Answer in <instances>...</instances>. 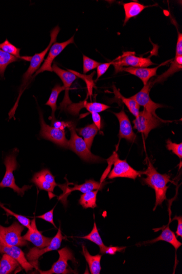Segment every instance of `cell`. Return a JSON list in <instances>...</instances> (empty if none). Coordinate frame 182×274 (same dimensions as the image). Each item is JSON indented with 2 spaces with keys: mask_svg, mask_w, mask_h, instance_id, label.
I'll use <instances>...</instances> for the list:
<instances>
[{
  "mask_svg": "<svg viewBox=\"0 0 182 274\" xmlns=\"http://www.w3.org/2000/svg\"><path fill=\"white\" fill-rule=\"evenodd\" d=\"M152 86V81L148 82L146 85L143 86L139 92L133 96L132 98L136 100L140 107L141 106L147 111L151 113L153 116L158 117L156 113V110L158 109L163 108L164 106L153 102L151 99L150 91Z\"/></svg>",
  "mask_w": 182,
  "mask_h": 274,
  "instance_id": "cell-10",
  "label": "cell"
},
{
  "mask_svg": "<svg viewBox=\"0 0 182 274\" xmlns=\"http://www.w3.org/2000/svg\"><path fill=\"white\" fill-rule=\"evenodd\" d=\"M149 6L143 5V4L136 2H131L123 4L124 12H125V19H124V25L129 21V19L136 17L140 14L143 9Z\"/></svg>",
  "mask_w": 182,
  "mask_h": 274,
  "instance_id": "cell-22",
  "label": "cell"
},
{
  "mask_svg": "<svg viewBox=\"0 0 182 274\" xmlns=\"http://www.w3.org/2000/svg\"><path fill=\"white\" fill-rule=\"evenodd\" d=\"M40 115L41 126L40 136L60 147L68 148V141L66 137L65 131L48 126L45 122L43 113L41 111Z\"/></svg>",
  "mask_w": 182,
  "mask_h": 274,
  "instance_id": "cell-8",
  "label": "cell"
},
{
  "mask_svg": "<svg viewBox=\"0 0 182 274\" xmlns=\"http://www.w3.org/2000/svg\"><path fill=\"white\" fill-rule=\"evenodd\" d=\"M104 185L93 180L86 181L84 184L80 185H75L73 188H69L67 190V194H69L71 192L79 191L83 193L92 191L93 190H100L103 189Z\"/></svg>",
  "mask_w": 182,
  "mask_h": 274,
  "instance_id": "cell-24",
  "label": "cell"
},
{
  "mask_svg": "<svg viewBox=\"0 0 182 274\" xmlns=\"http://www.w3.org/2000/svg\"><path fill=\"white\" fill-rule=\"evenodd\" d=\"M171 222L170 221L169 223L167 224V227L160 228L162 230V233L158 238L148 242L147 243H155L159 241H164L168 243L174 247L177 251L178 248L180 247L182 243L177 240L176 235L174 232H172L169 228V224Z\"/></svg>",
  "mask_w": 182,
  "mask_h": 274,
  "instance_id": "cell-19",
  "label": "cell"
},
{
  "mask_svg": "<svg viewBox=\"0 0 182 274\" xmlns=\"http://www.w3.org/2000/svg\"><path fill=\"white\" fill-rule=\"evenodd\" d=\"M60 31V28L59 26L53 28L51 31L50 37L51 40L49 45L47 46L46 49H45L43 52L40 53V54H35L30 59V64L26 73L23 74L22 79V83L21 86L20 90H19V95L17 101V103L14 107L11 110L10 113H9V117L10 118L14 116V113H15L17 106L18 104L19 99L21 98V96L23 93V90L26 87L28 82L32 78V75L39 70L40 67L43 62L44 61L45 57L47 54V52L50 50L51 46L55 42L57 39V37L58 36L59 33Z\"/></svg>",
  "mask_w": 182,
  "mask_h": 274,
  "instance_id": "cell-2",
  "label": "cell"
},
{
  "mask_svg": "<svg viewBox=\"0 0 182 274\" xmlns=\"http://www.w3.org/2000/svg\"><path fill=\"white\" fill-rule=\"evenodd\" d=\"M117 118L119 123L118 137L124 138L129 142L136 141V136L134 133L130 120L123 109L120 112L114 113Z\"/></svg>",
  "mask_w": 182,
  "mask_h": 274,
  "instance_id": "cell-15",
  "label": "cell"
},
{
  "mask_svg": "<svg viewBox=\"0 0 182 274\" xmlns=\"http://www.w3.org/2000/svg\"><path fill=\"white\" fill-rule=\"evenodd\" d=\"M74 43V36L71 37L70 39L64 42H55L51 46L49 50L48 55L46 59L36 73L35 76L45 71L52 72V64L56 57L58 56L71 43Z\"/></svg>",
  "mask_w": 182,
  "mask_h": 274,
  "instance_id": "cell-13",
  "label": "cell"
},
{
  "mask_svg": "<svg viewBox=\"0 0 182 274\" xmlns=\"http://www.w3.org/2000/svg\"><path fill=\"white\" fill-rule=\"evenodd\" d=\"M98 191H90L81 195L79 203L83 208L94 209L97 207V195Z\"/></svg>",
  "mask_w": 182,
  "mask_h": 274,
  "instance_id": "cell-27",
  "label": "cell"
},
{
  "mask_svg": "<svg viewBox=\"0 0 182 274\" xmlns=\"http://www.w3.org/2000/svg\"><path fill=\"white\" fill-rule=\"evenodd\" d=\"M0 253L7 254L15 259L26 272L32 270L33 268V264L28 262L24 253L18 247L8 246L0 242Z\"/></svg>",
  "mask_w": 182,
  "mask_h": 274,
  "instance_id": "cell-16",
  "label": "cell"
},
{
  "mask_svg": "<svg viewBox=\"0 0 182 274\" xmlns=\"http://www.w3.org/2000/svg\"><path fill=\"white\" fill-rule=\"evenodd\" d=\"M100 62L90 58L89 57L83 55V72L86 74L88 72L97 68Z\"/></svg>",
  "mask_w": 182,
  "mask_h": 274,
  "instance_id": "cell-34",
  "label": "cell"
},
{
  "mask_svg": "<svg viewBox=\"0 0 182 274\" xmlns=\"http://www.w3.org/2000/svg\"><path fill=\"white\" fill-rule=\"evenodd\" d=\"M136 52H124L121 56H119L112 61L115 69L116 73L121 72L124 66L132 67H147L156 64L151 60L150 57H142L136 56Z\"/></svg>",
  "mask_w": 182,
  "mask_h": 274,
  "instance_id": "cell-6",
  "label": "cell"
},
{
  "mask_svg": "<svg viewBox=\"0 0 182 274\" xmlns=\"http://www.w3.org/2000/svg\"><path fill=\"white\" fill-rule=\"evenodd\" d=\"M171 60L167 61L164 64H160L153 68H147V67H123L121 71L127 72L129 74L137 77L142 82L144 85H146L153 77L157 76V72L159 67Z\"/></svg>",
  "mask_w": 182,
  "mask_h": 274,
  "instance_id": "cell-18",
  "label": "cell"
},
{
  "mask_svg": "<svg viewBox=\"0 0 182 274\" xmlns=\"http://www.w3.org/2000/svg\"><path fill=\"white\" fill-rule=\"evenodd\" d=\"M83 253L86 259V262L89 264L90 272L92 274H99L102 270L101 258L102 256L101 254H97V255H91L87 248L83 245Z\"/></svg>",
  "mask_w": 182,
  "mask_h": 274,
  "instance_id": "cell-21",
  "label": "cell"
},
{
  "mask_svg": "<svg viewBox=\"0 0 182 274\" xmlns=\"http://www.w3.org/2000/svg\"><path fill=\"white\" fill-rule=\"evenodd\" d=\"M17 57L0 50V76L3 78L8 65L18 60Z\"/></svg>",
  "mask_w": 182,
  "mask_h": 274,
  "instance_id": "cell-30",
  "label": "cell"
},
{
  "mask_svg": "<svg viewBox=\"0 0 182 274\" xmlns=\"http://www.w3.org/2000/svg\"><path fill=\"white\" fill-rule=\"evenodd\" d=\"M0 206H1V207L3 209L5 210L7 214L13 216L14 217H15L19 221V222H20V223L22 224L23 226H24V227L27 228L28 229L30 228V225H31V220L30 219H28V218L25 217V216L20 215H18L13 213V211H11L10 210H9L6 207H4V206L2 205L1 204H0Z\"/></svg>",
  "mask_w": 182,
  "mask_h": 274,
  "instance_id": "cell-35",
  "label": "cell"
},
{
  "mask_svg": "<svg viewBox=\"0 0 182 274\" xmlns=\"http://www.w3.org/2000/svg\"><path fill=\"white\" fill-rule=\"evenodd\" d=\"M23 229V226L17 222L9 227H4L0 225V242L11 247L26 246L27 242L22 237Z\"/></svg>",
  "mask_w": 182,
  "mask_h": 274,
  "instance_id": "cell-5",
  "label": "cell"
},
{
  "mask_svg": "<svg viewBox=\"0 0 182 274\" xmlns=\"http://www.w3.org/2000/svg\"><path fill=\"white\" fill-rule=\"evenodd\" d=\"M0 50L17 57V58H21V49H18L15 46L12 45L7 39H6L5 41L3 43H0Z\"/></svg>",
  "mask_w": 182,
  "mask_h": 274,
  "instance_id": "cell-32",
  "label": "cell"
},
{
  "mask_svg": "<svg viewBox=\"0 0 182 274\" xmlns=\"http://www.w3.org/2000/svg\"><path fill=\"white\" fill-rule=\"evenodd\" d=\"M84 107L91 113H99L110 108L109 106L99 103H86L84 104Z\"/></svg>",
  "mask_w": 182,
  "mask_h": 274,
  "instance_id": "cell-33",
  "label": "cell"
},
{
  "mask_svg": "<svg viewBox=\"0 0 182 274\" xmlns=\"http://www.w3.org/2000/svg\"><path fill=\"white\" fill-rule=\"evenodd\" d=\"M43 179L51 183V184L57 186V185L55 180V177L51 174V172L48 169H43L40 172H37Z\"/></svg>",
  "mask_w": 182,
  "mask_h": 274,
  "instance_id": "cell-37",
  "label": "cell"
},
{
  "mask_svg": "<svg viewBox=\"0 0 182 274\" xmlns=\"http://www.w3.org/2000/svg\"><path fill=\"white\" fill-rule=\"evenodd\" d=\"M19 267V263L10 256L4 254L0 261V274H11Z\"/></svg>",
  "mask_w": 182,
  "mask_h": 274,
  "instance_id": "cell-25",
  "label": "cell"
},
{
  "mask_svg": "<svg viewBox=\"0 0 182 274\" xmlns=\"http://www.w3.org/2000/svg\"><path fill=\"white\" fill-rule=\"evenodd\" d=\"M176 50V56H182V34L181 33L179 32Z\"/></svg>",
  "mask_w": 182,
  "mask_h": 274,
  "instance_id": "cell-42",
  "label": "cell"
},
{
  "mask_svg": "<svg viewBox=\"0 0 182 274\" xmlns=\"http://www.w3.org/2000/svg\"><path fill=\"white\" fill-rule=\"evenodd\" d=\"M60 258L59 260L53 264L50 270L47 271H40L42 274H67L74 273L71 269L68 268L69 260L75 262L74 254L71 250L67 247L62 248L58 251Z\"/></svg>",
  "mask_w": 182,
  "mask_h": 274,
  "instance_id": "cell-9",
  "label": "cell"
},
{
  "mask_svg": "<svg viewBox=\"0 0 182 274\" xmlns=\"http://www.w3.org/2000/svg\"><path fill=\"white\" fill-rule=\"evenodd\" d=\"M147 165V169L144 171H141V174L146 175L147 177L142 179L143 184L147 185L155 191L156 204L154 209L155 210L158 206L161 205L164 201L166 200V192L169 187L167 184L171 182L170 176L167 174H161L158 172L153 166L151 162L148 158L146 160Z\"/></svg>",
  "mask_w": 182,
  "mask_h": 274,
  "instance_id": "cell-1",
  "label": "cell"
},
{
  "mask_svg": "<svg viewBox=\"0 0 182 274\" xmlns=\"http://www.w3.org/2000/svg\"><path fill=\"white\" fill-rule=\"evenodd\" d=\"M114 93H115L117 95L118 98L120 99L122 101V102L125 104L129 111L132 113L133 116L136 117L140 112V107L137 103L136 100H134L132 97L129 98L124 97L114 85Z\"/></svg>",
  "mask_w": 182,
  "mask_h": 274,
  "instance_id": "cell-28",
  "label": "cell"
},
{
  "mask_svg": "<svg viewBox=\"0 0 182 274\" xmlns=\"http://www.w3.org/2000/svg\"><path fill=\"white\" fill-rule=\"evenodd\" d=\"M17 151H14L11 155L6 157L4 159V164L6 166V170L3 179L0 183L1 188H10L14 192H16L18 195L23 196L25 192L31 188V186H24L22 189L19 187L16 184V180L14 179L13 171L17 170L18 167V163L17 161Z\"/></svg>",
  "mask_w": 182,
  "mask_h": 274,
  "instance_id": "cell-3",
  "label": "cell"
},
{
  "mask_svg": "<svg viewBox=\"0 0 182 274\" xmlns=\"http://www.w3.org/2000/svg\"><path fill=\"white\" fill-rule=\"evenodd\" d=\"M32 182L34 183L41 190L47 191L49 192L50 194L53 193L55 187H56L54 185L43 179L38 173H36V174L33 176Z\"/></svg>",
  "mask_w": 182,
  "mask_h": 274,
  "instance_id": "cell-31",
  "label": "cell"
},
{
  "mask_svg": "<svg viewBox=\"0 0 182 274\" xmlns=\"http://www.w3.org/2000/svg\"><path fill=\"white\" fill-rule=\"evenodd\" d=\"M166 143L167 150L172 151L181 160L182 158V143L172 142L171 139H168L166 141Z\"/></svg>",
  "mask_w": 182,
  "mask_h": 274,
  "instance_id": "cell-36",
  "label": "cell"
},
{
  "mask_svg": "<svg viewBox=\"0 0 182 274\" xmlns=\"http://www.w3.org/2000/svg\"><path fill=\"white\" fill-rule=\"evenodd\" d=\"M55 208L52 209L51 210L48 211V212L46 213L45 214L42 215L37 216V218L41 219H44L46 221V222H48L51 223L52 225L54 226V227L57 228L56 226L55 225L54 222V210Z\"/></svg>",
  "mask_w": 182,
  "mask_h": 274,
  "instance_id": "cell-38",
  "label": "cell"
},
{
  "mask_svg": "<svg viewBox=\"0 0 182 274\" xmlns=\"http://www.w3.org/2000/svg\"><path fill=\"white\" fill-rule=\"evenodd\" d=\"M177 220L178 221V225H177V230L176 234L177 237H180L182 238V216H175V217L172 219V220Z\"/></svg>",
  "mask_w": 182,
  "mask_h": 274,
  "instance_id": "cell-43",
  "label": "cell"
},
{
  "mask_svg": "<svg viewBox=\"0 0 182 274\" xmlns=\"http://www.w3.org/2000/svg\"><path fill=\"white\" fill-rule=\"evenodd\" d=\"M52 124H53V127L64 130V131H65V129L66 127H70L71 125L70 123H65L57 121H55L54 122L52 123Z\"/></svg>",
  "mask_w": 182,
  "mask_h": 274,
  "instance_id": "cell-44",
  "label": "cell"
},
{
  "mask_svg": "<svg viewBox=\"0 0 182 274\" xmlns=\"http://www.w3.org/2000/svg\"><path fill=\"white\" fill-rule=\"evenodd\" d=\"M126 248V247H114L112 246L107 247L105 250V253L110 254V255H114L117 252H122Z\"/></svg>",
  "mask_w": 182,
  "mask_h": 274,
  "instance_id": "cell-40",
  "label": "cell"
},
{
  "mask_svg": "<svg viewBox=\"0 0 182 274\" xmlns=\"http://www.w3.org/2000/svg\"><path fill=\"white\" fill-rule=\"evenodd\" d=\"M112 63L113 62L112 61L107 62V63L100 64L97 68V79L101 78V77L106 73L110 65H112Z\"/></svg>",
  "mask_w": 182,
  "mask_h": 274,
  "instance_id": "cell-39",
  "label": "cell"
},
{
  "mask_svg": "<svg viewBox=\"0 0 182 274\" xmlns=\"http://www.w3.org/2000/svg\"><path fill=\"white\" fill-rule=\"evenodd\" d=\"M64 239L63 235L62 234L61 230V226L60 225L55 236L52 238L51 241L48 246L45 248H39L38 247H33L30 250V251L26 254V258L28 261L31 262L32 264H35L37 267V263L38 259L41 257L43 254L58 249L61 245L62 240Z\"/></svg>",
  "mask_w": 182,
  "mask_h": 274,
  "instance_id": "cell-12",
  "label": "cell"
},
{
  "mask_svg": "<svg viewBox=\"0 0 182 274\" xmlns=\"http://www.w3.org/2000/svg\"><path fill=\"white\" fill-rule=\"evenodd\" d=\"M182 69V56H176L175 59L171 62L170 68L165 73L158 76L157 79L152 81V85L156 83H161L173 75L177 72H179Z\"/></svg>",
  "mask_w": 182,
  "mask_h": 274,
  "instance_id": "cell-20",
  "label": "cell"
},
{
  "mask_svg": "<svg viewBox=\"0 0 182 274\" xmlns=\"http://www.w3.org/2000/svg\"><path fill=\"white\" fill-rule=\"evenodd\" d=\"M52 71L59 76V78L64 83V86L65 88V95L64 100L61 104V109H65L67 105H68L71 101L69 98L68 92L71 84L77 79V76L71 72L66 71L61 69L55 63H54L52 66Z\"/></svg>",
  "mask_w": 182,
  "mask_h": 274,
  "instance_id": "cell-14",
  "label": "cell"
},
{
  "mask_svg": "<svg viewBox=\"0 0 182 274\" xmlns=\"http://www.w3.org/2000/svg\"><path fill=\"white\" fill-rule=\"evenodd\" d=\"M28 229L27 233L23 237V239L32 243L36 247L39 248H45L48 246L52 238L43 236L37 228L36 219L32 220L30 227Z\"/></svg>",
  "mask_w": 182,
  "mask_h": 274,
  "instance_id": "cell-17",
  "label": "cell"
},
{
  "mask_svg": "<svg viewBox=\"0 0 182 274\" xmlns=\"http://www.w3.org/2000/svg\"><path fill=\"white\" fill-rule=\"evenodd\" d=\"M161 121H163L159 117L153 116L151 113L143 109L138 113L133 123L134 125V128L137 130L138 132L144 135L146 138L152 130L160 126Z\"/></svg>",
  "mask_w": 182,
  "mask_h": 274,
  "instance_id": "cell-7",
  "label": "cell"
},
{
  "mask_svg": "<svg viewBox=\"0 0 182 274\" xmlns=\"http://www.w3.org/2000/svg\"><path fill=\"white\" fill-rule=\"evenodd\" d=\"M76 131L83 137L84 140L91 150L94 137L96 136L99 131L97 127L94 124H92L83 128L76 129Z\"/></svg>",
  "mask_w": 182,
  "mask_h": 274,
  "instance_id": "cell-23",
  "label": "cell"
},
{
  "mask_svg": "<svg viewBox=\"0 0 182 274\" xmlns=\"http://www.w3.org/2000/svg\"><path fill=\"white\" fill-rule=\"evenodd\" d=\"M92 118L93 121V124L97 127L99 131L102 129V120L101 116L98 113H92Z\"/></svg>",
  "mask_w": 182,
  "mask_h": 274,
  "instance_id": "cell-41",
  "label": "cell"
},
{
  "mask_svg": "<svg viewBox=\"0 0 182 274\" xmlns=\"http://www.w3.org/2000/svg\"><path fill=\"white\" fill-rule=\"evenodd\" d=\"M141 175L140 171L134 169L126 161L121 160L116 157L114 159V168L110 172L108 178L109 179H113L114 178L122 177L136 180Z\"/></svg>",
  "mask_w": 182,
  "mask_h": 274,
  "instance_id": "cell-11",
  "label": "cell"
},
{
  "mask_svg": "<svg viewBox=\"0 0 182 274\" xmlns=\"http://www.w3.org/2000/svg\"><path fill=\"white\" fill-rule=\"evenodd\" d=\"M65 90V86H61L59 84H57L54 86V88L52 89L51 93L50 98L46 105L49 106L52 109V123L56 121L55 114L57 110V101L58 99L59 95L61 91Z\"/></svg>",
  "mask_w": 182,
  "mask_h": 274,
  "instance_id": "cell-26",
  "label": "cell"
},
{
  "mask_svg": "<svg viewBox=\"0 0 182 274\" xmlns=\"http://www.w3.org/2000/svg\"><path fill=\"white\" fill-rule=\"evenodd\" d=\"M70 139L68 141V148L75 152L81 160L89 163H99L103 161L102 158L91 153L83 138L78 136L76 128L71 124L69 127Z\"/></svg>",
  "mask_w": 182,
  "mask_h": 274,
  "instance_id": "cell-4",
  "label": "cell"
},
{
  "mask_svg": "<svg viewBox=\"0 0 182 274\" xmlns=\"http://www.w3.org/2000/svg\"><path fill=\"white\" fill-rule=\"evenodd\" d=\"M80 238L89 240L90 241L97 245L100 248V252L102 254H105V250L107 247L104 244L101 237L100 236L98 232L96 223L95 222L92 231L89 235Z\"/></svg>",
  "mask_w": 182,
  "mask_h": 274,
  "instance_id": "cell-29",
  "label": "cell"
}]
</instances>
